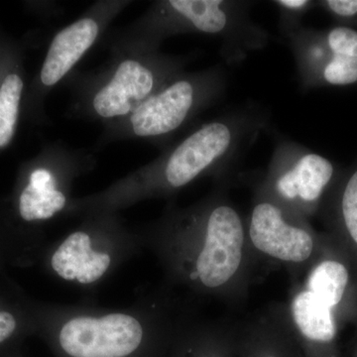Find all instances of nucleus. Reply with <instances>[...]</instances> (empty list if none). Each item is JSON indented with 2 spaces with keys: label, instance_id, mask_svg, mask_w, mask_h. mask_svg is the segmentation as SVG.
I'll return each mask as SVG.
<instances>
[{
  "label": "nucleus",
  "instance_id": "f257e3e1",
  "mask_svg": "<svg viewBox=\"0 0 357 357\" xmlns=\"http://www.w3.org/2000/svg\"><path fill=\"white\" fill-rule=\"evenodd\" d=\"M139 231L169 287L234 309L248 300L258 258L249 243L246 218L230 199L225 182L198 203L170 206Z\"/></svg>",
  "mask_w": 357,
  "mask_h": 357
},
{
  "label": "nucleus",
  "instance_id": "f03ea898",
  "mask_svg": "<svg viewBox=\"0 0 357 357\" xmlns=\"http://www.w3.org/2000/svg\"><path fill=\"white\" fill-rule=\"evenodd\" d=\"M194 307L162 283L124 307L41 305L34 307L33 323L65 357H143L168 351Z\"/></svg>",
  "mask_w": 357,
  "mask_h": 357
},
{
  "label": "nucleus",
  "instance_id": "7ed1b4c3",
  "mask_svg": "<svg viewBox=\"0 0 357 357\" xmlns=\"http://www.w3.org/2000/svg\"><path fill=\"white\" fill-rule=\"evenodd\" d=\"M261 107H246L206 122L164 156L93 196L72 199L68 215L116 213L146 199L169 198L206 176L223 178L269 124Z\"/></svg>",
  "mask_w": 357,
  "mask_h": 357
},
{
  "label": "nucleus",
  "instance_id": "20e7f679",
  "mask_svg": "<svg viewBox=\"0 0 357 357\" xmlns=\"http://www.w3.org/2000/svg\"><path fill=\"white\" fill-rule=\"evenodd\" d=\"M142 250L139 229L126 227L116 213H100L45 248L43 261L54 278L91 291Z\"/></svg>",
  "mask_w": 357,
  "mask_h": 357
},
{
  "label": "nucleus",
  "instance_id": "39448f33",
  "mask_svg": "<svg viewBox=\"0 0 357 357\" xmlns=\"http://www.w3.org/2000/svg\"><path fill=\"white\" fill-rule=\"evenodd\" d=\"M251 1L237 0H170L160 2L152 20L155 38L192 32L222 42L227 64L245 60L251 52L269 43V33L250 17Z\"/></svg>",
  "mask_w": 357,
  "mask_h": 357
},
{
  "label": "nucleus",
  "instance_id": "423d86ee",
  "mask_svg": "<svg viewBox=\"0 0 357 357\" xmlns=\"http://www.w3.org/2000/svg\"><path fill=\"white\" fill-rule=\"evenodd\" d=\"M246 229L258 259L279 263L293 283L300 281L318 257L325 232H318L311 220L298 217L255 187Z\"/></svg>",
  "mask_w": 357,
  "mask_h": 357
},
{
  "label": "nucleus",
  "instance_id": "0eeeda50",
  "mask_svg": "<svg viewBox=\"0 0 357 357\" xmlns=\"http://www.w3.org/2000/svg\"><path fill=\"white\" fill-rule=\"evenodd\" d=\"M330 160L286 138L277 140L259 188L286 210L311 220L335 180Z\"/></svg>",
  "mask_w": 357,
  "mask_h": 357
},
{
  "label": "nucleus",
  "instance_id": "6e6552de",
  "mask_svg": "<svg viewBox=\"0 0 357 357\" xmlns=\"http://www.w3.org/2000/svg\"><path fill=\"white\" fill-rule=\"evenodd\" d=\"M227 84L222 65L195 74L177 75L131 114L133 133L138 137L162 138L175 132L222 98Z\"/></svg>",
  "mask_w": 357,
  "mask_h": 357
},
{
  "label": "nucleus",
  "instance_id": "1a4fd4ad",
  "mask_svg": "<svg viewBox=\"0 0 357 357\" xmlns=\"http://www.w3.org/2000/svg\"><path fill=\"white\" fill-rule=\"evenodd\" d=\"M180 63L168 58L151 57L141 62L126 60L112 79L96 93L93 107L105 119L132 114L147 98L178 75Z\"/></svg>",
  "mask_w": 357,
  "mask_h": 357
},
{
  "label": "nucleus",
  "instance_id": "9d476101",
  "mask_svg": "<svg viewBox=\"0 0 357 357\" xmlns=\"http://www.w3.org/2000/svg\"><path fill=\"white\" fill-rule=\"evenodd\" d=\"M321 252L300 282L335 312L340 328L357 325V282L349 256L325 232Z\"/></svg>",
  "mask_w": 357,
  "mask_h": 357
},
{
  "label": "nucleus",
  "instance_id": "9b49d317",
  "mask_svg": "<svg viewBox=\"0 0 357 357\" xmlns=\"http://www.w3.org/2000/svg\"><path fill=\"white\" fill-rule=\"evenodd\" d=\"M286 304L303 357H340V326L335 312L323 300L297 281Z\"/></svg>",
  "mask_w": 357,
  "mask_h": 357
},
{
  "label": "nucleus",
  "instance_id": "f8f14e48",
  "mask_svg": "<svg viewBox=\"0 0 357 357\" xmlns=\"http://www.w3.org/2000/svg\"><path fill=\"white\" fill-rule=\"evenodd\" d=\"M238 357H298L301 351L286 303H272L236 321Z\"/></svg>",
  "mask_w": 357,
  "mask_h": 357
},
{
  "label": "nucleus",
  "instance_id": "ddd939ff",
  "mask_svg": "<svg viewBox=\"0 0 357 357\" xmlns=\"http://www.w3.org/2000/svg\"><path fill=\"white\" fill-rule=\"evenodd\" d=\"M170 349L171 357H238L236 321H208L196 312L181 326Z\"/></svg>",
  "mask_w": 357,
  "mask_h": 357
},
{
  "label": "nucleus",
  "instance_id": "4468645a",
  "mask_svg": "<svg viewBox=\"0 0 357 357\" xmlns=\"http://www.w3.org/2000/svg\"><path fill=\"white\" fill-rule=\"evenodd\" d=\"M69 176L57 170L38 168L32 171L18 199L21 220L26 223H45L69 208Z\"/></svg>",
  "mask_w": 357,
  "mask_h": 357
},
{
  "label": "nucleus",
  "instance_id": "2eb2a0df",
  "mask_svg": "<svg viewBox=\"0 0 357 357\" xmlns=\"http://www.w3.org/2000/svg\"><path fill=\"white\" fill-rule=\"evenodd\" d=\"M319 211L323 213L326 234L349 256L357 282V169L332 194L326 192Z\"/></svg>",
  "mask_w": 357,
  "mask_h": 357
},
{
  "label": "nucleus",
  "instance_id": "dca6fc26",
  "mask_svg": "<svg viewBox=\"0 0 357 357\" xmlns=\"http://www.w3.org/2000/svg\"><path fill=\"white\" fill-rule=\"evenodd\" d=\"M98 32L100 27L91 18L77 20L59 32L45 58L42 83L47 86L58 84L95 43Z\"/></svg>",
  "mask_w": 357,
  "mask_h": 357
},
{
  "label": "nucleus",
  "instance_id": "f3484780",
  "mask_svg": "<svg viewBox=\"0 0 357 357\" xmlns=\"http://www.w3.org/2000/svg\"><path fill=\"white\" fill-rule=\"evenodd\" d=\"M301 86L307 89L312 77L332 56L319 32L303 26L288 37Z\"/></svg>",
  "mask_w": 357,
  "mask_h": 357
},
{
  "label": "nucleus",
  "instance_id": "a211bd4d",
  "mask_svg": "<svg viewBox=\"0 0 357 357\" xmlns=\"http://www.w3.org/2000/svg\"><path fill=\"white\" fill-rule=\"evenodd\" d=\"M22 89V79L15 74L7 76L0 86V147L13 139Z\"/></svg>",
  "mask_w": 357,
  "mask_h": 357
},
{
  "label": "nucleus",
  "instance_id": "6ab92c4d",
  "mask_svg": "<svg viewBox=\"0 0 357 357\" xmlns=\"http://www.w3.org/2000/svg\"><path fill=\"white\" fill-rule=\"evenodd\" d=\"M357 82V58L347 56L333 55L312 77L307 89L314 88L321 84L332 86H347Z\"/></svg>",
  "mask_w": 357,
  "mask_h": 357
},
{
  "label": "nucleus",
  "instance_id": "aec40b11",
  "mask_svg": "<svg viewBox=\"0 0 357 357\" xmlns=\"http://www.w3.org/2000/svg\"><path fill=\"white\" fill-rule=\"evenodd\" d=\"M278 9L279 30L282 36L288 38L303 27L304 16L316 6L311 0H275L272 1Z\"/></svg>",
  "mask_w": 357,
  "mask_h": 357
},
{
  "label": "nucleus",
  "instance_id": "412c9836",
  "mask_svg": "<svg viewBox=\"0 0 357 357\" xmlns=\"http://www.w3.org/2000/svg\"><path fill=\"white\" fill-rule=\"evenodd\" d=\"M321 38L333 55L357 58V31L349 27L333 28L328 32L321 33Z\"/></svg>",
  "mask_w": 357,
  "mask_h": 357
},
{
  "label": "nucleus",
  "instance_id": "4be33fe9",
  "mask_svg": "<svg viewBox=\"0 0 357 357\" xmlns=\"http://www.w3.org/2000/svg\"><path fill=\"white\" fill-rule=\"evenodd\" d=\"M22 321L10 310L0 307V344L8 342L20 330Z\"/></svg>",
  "mask_w": 357,
  "mask_h": 357
},
{
  "label": "nucleus",
  "instance_id": "5701e85b",
  "mask_svg": "<svg viewBox=\"0 0 357 357\" xmlns=\"http://www.w3.org/2000/svg\"><path fill=\"white\" fill-rule=\"evenodd\" d=\"M352 357H357V345H356V349H354V356H352Z\"/></svg>",
  "mask_w": 357,
  "mask_h": 357
},
{
  "label": "nucleus",
  "instance_id": "b1692460",
  "mask_svg": "<svg viewBox=\"0 0 357 357\" xmlns=\"http://www.w3.org/2000/svg\"><path fill=\"white\" fill-rule=\"evenodd\" d=\"M298 357H303L302 352H301L300 356H298Z\"/></svg>",
  "mask_w": 357,
  "mask_h": 357
}]
</instances>
